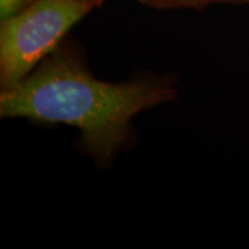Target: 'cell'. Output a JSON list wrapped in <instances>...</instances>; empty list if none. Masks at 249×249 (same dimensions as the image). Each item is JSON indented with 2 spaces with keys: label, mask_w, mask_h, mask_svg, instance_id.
Instances as JSON below:
<instances>
[{
  "label": "cell",
  "mask_w": 249,
  "mask_h": 249,
  "mask_svg": "<svg viewBox=\"0 0 249 249\" xmlns=\"http://www.w3.org/2000/svg\"><path fill=\"white\" fill-rule=\"evenodd\" d=\"M175 82L157 75L119 83L100 80L79 46L64 39L25 79L1 90L0 116L75 126L83 150L98 168H107L133 142L134 115L178 98Z\"/></svg>",
  "instance_id": "6da1fadb"
},
{
  "label": "cell",
  "mask_w": 249,
  "mask_h": 249,
  "mask_svg": "<svg viewBox=\"0 0 249 249\" xmlns=\"http://www.w3.org/2000/svg\"><path fill=\"white\" fill-rule=\"evenodd\" d=\"M94 7L85 0H34L0 22V86L10 89L61 43Z\"/></svg>",
  "instance_id": "7a4b0ae2"
},
{
  "label": "cell",
  "mask_w": 249,
  "mask_h": 249,
  "mask_svg": "<svg viewBox=\"0 0 249 249\" xmlns=\"http://www.w3.org/2000/svg\"><path fill=\"white\" fill-rule=\"evenodd\" d=\"M137 1L145 7H151L155 10H204L205 7L212 4H234V6L249 4V0H137Z\"/></svg>",
  "instance_id": "3957f363"
},
{
  "label": "cell",
  "mask_w": 249,
  "mask_h": 249,
  "mask_svg": "<svg viewBox=\"0 0 249 249\" xmlns=\"http://www.w3.org/2000/svg\"><path fill=\"white\" fill-rule=\"evenodd\" d=\"M34 0H0V18H7L24 10Z\"/></svg>",
  "instance_id": "277c9868"
},
{
  "label": "cell",
  "mask_w": 249,
  "mask_h": 249,
  "mask_svg": "<svg viewBox=\"0 0 249 249\" xmlns=\"http://www.w3.org/2000/svg\"><path fill=\"white\" fill-rule=\"evenodd\" d=\"M85 1H88V3H90L94 9H97V7H100V6L103 4L104 0H85Z\"/></svg>",
  "instance_id": "5b68a950"
}]
</instances>
